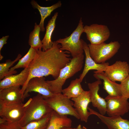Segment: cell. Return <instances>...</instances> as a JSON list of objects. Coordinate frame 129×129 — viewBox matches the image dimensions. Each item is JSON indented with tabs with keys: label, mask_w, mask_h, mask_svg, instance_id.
<instances>
[{
	"label": "cell",
	"mask_w": 129,
	"mask_h": 129,
	"mask_svg": "<svg viewBox=\"0 0 129 129\" xmlns=\"http://www.w3.org/2000/svg\"><path fill=\"white\" fill-rule=\"evenodd\" d=\"M61 45L53 42L51 48L43 51L36 50L35 57L28 66L29 73L27 80L21 88L23 96L28 83L32 78L51 75L55 79L61 70L70 61V53L61 50Z\"/></svg>",
	"instance_id": "6da1fadb"
},
{
	"label": "cell",
	"mask_w": 129,
	"mask_h": 129,
	"mask_svg": "<svg viewBox=\"0 0 129 129\" xmlns=\"http://www.w3.org/2000/svg\"><path fill=\"white\" fill-rule=\"evenodd\" d=\"M53 110L42 95L38 93L25 106L24 115L19 123L22 127L24 126L31 122L44 117Z\"/></svg>",
	"instance_id": "7a4b0ae2"
},
{
	"label": "cell",
	"mask_w": 129,
	"mask_h": 129,
	"mask_svg": "<svg viewBox=\"0 0 129 129\" xmlns=\"http://www.w3.org/2000/svg\"><path fill=\"white\" fill-rule=\"evenodd\" d=\"M84 59L83 54L78 57L72 58L70 61L61 70L56 79L46 81L49 89L52 93L54 94L61 93L62 86L66 80L81 69Z\"/></svg>",
	"instance_id": "3957f363"
},
{
	"label": "cell",
	"mask_w": 129,
	"mask_h": 129,
	"mask_svg": "<svg viewBox=\"0 0 129 129\" xmlns=\"http://www.w3.org/2000/svg\"><path fill=\"white\" fill-rule=\"evenodd\" d=\"M81 18L76 28L69 36L63 38H60L56 41L60 44V49L66 51L71 54L72 58L78 57L83 54L84 41L80 38L83 32L84 25Z\"/></svg>",
	"instance_id": "277c9868"
},
{
	"label": "cell",
	"mask_w": 129,
	"mask_h": 129,
	"mask_svg": "<svg viewBox=\"0 0 129 129\" xmlns=\"http://www.w3.org/2000/svg\"><path fill=\"white\" fill-rule=\"evenodd\" d=\"M90 55L98 64L105 63L113 57L118 51L121 45L118 41L105 42L97 45L88 44Z\"/></svg>",
	"instance_id": "5b68a950"
},
{
	"label": "cell",
	"mask_w": 129,
	"mask_h": 129,
	"mask_svg": "<svg viewBox=\"0 0 129 129\" xmlns=\"http://www.w3.org/2000/svg\"><path fill=\"white\" fill-rule=\"evenodd\" d=\"M45 100L53 110L59 115H70L80 119L77 112L73 107L74 102L63 94H54Z\"/></svg>",
	"instance_id": "8992f818"
},
{
	"label": "cell",
	"mask_w": 129,
	"mask_h": 129,
	"mask_svg": "<svg viewBox=\"0 0 129 129\" xmlns=\"http://www.w3.org/2000/svg\"><path fill=\"white\" fill-rule=\"evenodd\" d=\"M83 32L85 33L87 39L93 45L104 43L109 38L110 33L108 27L105 25L93 24L84 27Z\"/></svg>",
	"instance_id": "52a82bcc"
},
{
	"label": "cell",
	"mask_w": 129,
	"mask_h": 129,
	"mask_svg": "<svg viewBox=\"0 0 129 129\" xmlns=\"http://www.w3.org/2000/svg\"><path fill=\"white\" fill-rule=\"evenodd\" d=\"M107 103L106 113L109 117L121 116L129 110L128 99L122 96H113L108 95L105 98Z\"/></svg>",
	"instance_id": "ba28073f"
},
{
	"label": "cell",
	"mask_w": 129,
	"mask_h": 129,
	"mask_svg": "<svg viewBox=\"0 0 129 129\" xmlns=\"http://www.w3.org/2000/svg\"><path fill=\"white\" fill-rule=\"evenodd\" d=\"M34 92L41 95L45 99L54 94L50 90L44 77H36L32 78L28 82L24 92L23 99L29 96V92Z\"/></svg>",
	"instance_id": "9c48e42d"
},
{
	"label": "cell",
	"mask_w": 129,
	"mask_h": 129,
	"mask_svg": "<svg viewBox=\"0 0 129 129\" xmlns=\"http://www.w3.org/2000/svg\"><path fill=\"white\" fill-rule=\"evenodd\" d=\"M104 73L111 81L120 82L129 75V65L125 61H117L107 67Z\"/></svg>",
	"instance_id": "30bf717a"
},
{
	"label": "cell",
	"mask_w": 129,
	"mask_h": 129,
	"mask_svg": "<svg viewBox=\"0 0 129 129\" xmlns=\"http://www.w3.org/2000/svg\"><path fill=\"white\" fill-rule=\"evenodd\" d=\"M25 104L22 103L14 104H0V117L11 122H19L24 113Z\"/></svg>",
	"instance_id": "8fae6325"
},
{
	"label": "cell",
	"mask_w": 129,
	"mask_h": 129,
	"mask_svg": "<svg viewBox=\"0 0 129 129\" xmlns=\"http://www.w3.org/2000/svg\"><path fill=\"white\" fill-rule=\"evenodd\" d=\"M20 86L0 89V104L9 105L20 103L23 101Z\"/></svg>",
	"instance_id": "7c38bea8"
},
{
	"label": "cell",
	"mask_w": 129,
	"mask_h": 129,
	"mask_svg": "<svg viewBox=\"0 0 129 129\" xmlns=\"http://www.w3.org/2000/svg\"><path fill=\"white\" fill-rule=\"evenodd\" d=\"M73 106L77 112L81 121L86 123L90 115L88 111V105L91 102L89 91H84L78 97L71 98Z\"/></svg>",
	"instance_id": "4fadbf2b"
},
{
	"label": "cell",
	"mask_w": 129,
	"mask_h": 129,
	"mask_svg": "<svg viewBox=\"0 0 129 129\" xmlns=\"http://www.w3.org/2000/svg\"><path fill=\"white\" fill-rule=\"evenodd\" d=\"M100 80L88 84L89 89L91 102L93 106L98 109L101 114L104 115L106 113L107 103L105 99L100 97L98 94L99 85L102 84Z\"/></svg>",
	"instance_id": "5bb4252c"
},
{
	"label": "cell",
	"mask_w": 129,
	"mask_h": 129,
	"mask_svg": "<svg viewBox=\"0 0 129 129\" xmlns=\"http://www.w3.org/2000/svg\"><path fill=\"white\" fill-rule=\"evenodd\" d=\"M90 115L97 117L109 129H129V120L122 118L121 116L107 117L88 107Z\"/></svg>",
	"instance_id": "9a60e30c"
},
{
	"label": "cell",
	"mask_w": 129,
	"mask_h": 129,
	"mask_svg": "<svg viewBox=\"0 0 129 129\" xmlns=\"http://www.w3.org/2000/svg\"><path fill=\"white\" fill-rule=\"evenodd\" d=\"M83 50L86 58L84 68L79 78L81 82L89 71L95 70L97 71L104 72L109 65L108 62L100 64L96 63L91 57L88 44L84 41L83 43Z\"/></svg>",
	"instance_id": "2e32d148"
},
{
	"label": "cell",
	"mask_w": 129,
	"mask_h": 129,
	"mask_svg": "<svg viewBox=\"0 0 129 129\" xmlns=\"http://www.w3.org/2000/svg\"><path fill=\"white\" fill-rule=\"evenodd\" d=\"M29 73L28 67L24 69L19 74L5 76L0 82V89L14 86H24L26 82Z\"/></svg>",
	"instance_id": "e0dca14e"
},
{
	"label": "cell",
	"mask_w": 129,
	"mask_h": 129,
	"mask_svg": "<svg viewBox=\"0 0 129 129\" xmlns=\"http://www.w3.org/2000/svg\"><path fill=\"white\" fill-rule=\"evenodd\" d=\"M94 76L97 80L103 81V88L108 95L113 96H121L120 84L113 81L106 77L104 72L94 71Z\"/></svg>",
	"instance_id": "ac0fdd59"
},
{
	"label": "cell",
	"mask_w": 129,
	"mask_h": 129,
	"mask_svg": "<svg viewBox=\"0 0 129 129\" xmlns=\"http://www.w3.org/2000/svg\"><path fill=\"white\" fill-rule=\"evenodd\" d=\"M72 120L67 115H61L53 110L46 129H61L64 127H71Z\"/></svg>",
	"instance_id": "d6986e66"
},
{
	"label": "cell",
	"mask_w": 129,
	"mask_h": 129,
	"mask_svg": "<svg viewBox=\"0 0 129 129\" xmlns=\"http://www.w3.org/2000/svg\"><path fill=\"white\" fill-rule=\"evenodd\" d=\"M30 3L34 8L37 9L39 11L41 16V20L39 25L41 27V31L44 32L45 30L44 27V20L51 15L52 12L54 10L61 6V2L59 1L51 6L47 7L41 6L34 0H32Z\"/></svg>",
	"instance_id": "ffe728a7"
},
{
	"label": "cell",
	"mask_w": 129,
	"mask_h": 129,
	"mask_svg": "<svg viewBox=\"0 0 129 129\" xmlns=\"http://www.w3.org/2000/svg\"><path fill=\"white\" fill-rule=\"evenodd\" d=\"M58 13L56 12L49 21L46 26V31L44 37L41 41L42 44L43 51H44L51 48L53 42L51 40L52 34L55 28L56 19Z\"/></svg>",
	"instance_id": "44dd1931"
},
{
	"label": "cell",
	"mask_w": 129,
	"mask_h": 129,
	"mask_svg": "<svg viewBox=\"0 0 129 129\" xmlns=\"http://www.w3.org/2000/svg\"><path fill=\"white\" fill-rule=\"evenodd\" d=\"M81 83L79 78H77L72 81L68 87L63 89V94L69 99L78 97L84 91Z\"/></svg>",
	"instance_id": "7402d4cb"
},
{
	"label": "cell",
	"mask_w": 129,
	"mask_h": 129,
	"mask_svg": "<svg viewBox=\"0 0 129 129\" xmlns=\"http://www.w3.org/2000/svg\"><path fill=\"white\" fill-rule=\"evenodd\" d=\"M41 27L36 23L35 24L34 29L30 33L28 40L29 45L36 50L41 49L42 47V44L40 37Z\"/></svg>",
	"instance_id": "603a6c76"
},
{
	"label": "cell",
	"mask_w": 129,
	"mask_h": 129,
	"mask_svg": "<svg viewBox=\"0 0 129 129\" xmlns=\"http://www.w3.org/2000/svg\"><path fill=\"white\" fill-rule=\"evenodd\" d=\"M36 50L30 47L27 53L18 60V62L14 66L11 67V71L23 68L24 69L28 67L33 59L35 56Z\"/></svg>",
	"instance_id": "cb8c5ba5"
},
{
	"label": "cell",
	"mask_w": 129,
	"mask_h": 129,
	"mask_svg": "<svg viewBox=\"0 0 129 129\" xmlns=\"http://www.w3.org/2000/svg\"><path fill=\"white\" fill-rule=\"evenodd\" d=\"M22 56L19 54L14 60L12 61L10 59L6 61L5 62L0 64V80L3 79L5 76L11 75L16 74L17 73L16 70H10L9 68L16 61L22 57Z\"/></svg>",
	"instance_id": "d4e9b609"
},
{
	"label": "cell",
	"mask_w": 129,
	"mask_h": 129,
	"mask_svg": "<svg viewBox=\"0 0 129 129\" xmlns=\"http://www.w3.org/2000/svg\"><path fill=\"white\" fill-rule=\"evenodd\" d=\"M51 113L39 120L31 122L24 126L22 129H46L51 117Z\"/></svg>",
	"instance_id": "484cf974"
},
{
	"label": "cell",
	"mask_w": 129,
	"mask_h": 129,
	"mask_svg": "<svg viewBox=\"0 0 129 129\" xmlns=\"http://www.w3.org/2000/svg\"><path fill=\"white\" fill-rule=\"evenodd\" d=\"M120 85L122 96L128 99L129 98V75L121 82Z\"/></svg>",
	"instance_id": "4316f807"
},
{
	"label": "cell",
	"mask_w": 129,
	"mask_h": 129,
	"mask_svg": "<svg viewBox=\"0 0 129 129\" xmlns=\"http://www.w3.org/2000/svg\"><path fill=\"white\" fill-rule=\"evenodd\" d=\"M19 122H11L6 121L0 124V129H22Z\"/></svg>",
	"instance_id": "83f0119b"
},
{
	"label": "cell",
	"mask_w": 129,
	"mask_h": 129,
	"mask_svg": "<svg viewBox=\"0 0 129 129\" xmlns=\"http://www.w3.org/2000/svg\"><path fill=\"white\" fill-rule=\"evenodd\" d=\"M9 35L3 37L0 39V60H1L3 58V56L1 54V51L4 45L6 44L7 40L9 38Z\"/></svg>",
	"instance_id": "f1b7e54d"
},
{
	"label": "cell",
	"mask_w": 129,
	"mask_h": 129,
	"mask_svg": "<svg viewBox=\"0 0 129 129\" xmlns=\"http://www.w3.org/2000/svg\"><path fill=\"white\" fill-rule=\"evenodd\" d=\"M75 128H72L71 127H64L62 128L61 129H75Z\"/></svg>",
	"instance_id": "f546056e"
},
{
	"label": "cell",
	"mask_w": 129,
	"mask_h": 129,
	"mask_svg": "<svg viewBox=\"0 0 129 129\" xmlns=\"http://www.w3.org/2000/svg\"><path fill=\"white\" fill-rule=\"evenodd\" d=\"M75 129H83L81 127V125L80 124L77 127L75 128Z\"/></svg>",
	"instance_id": "4dcf8cb0"
},
{
	"label": "cell",
	"mask_w": 129,
	"mask_h": 129,
	"mask_svg": "<svg viewBox=\"0 0 129 129\" xmlns=\"http://www.w3.org/2000/svg\"><path fill=\"white\" fill-rule=\"evenodd\" d=\"M82 128L83 129H87L86 127L84 126H83Z\"/></svg>",
	"instance_id": "1f68e13d"
}]
</instances>
